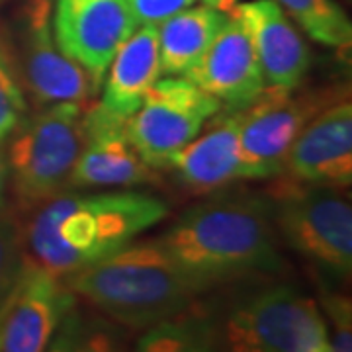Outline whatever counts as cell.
I'll list each match as a JSON object with an SVG mask.
<instances>
[{"instance_id":"4316f807","label":"cell","mask_w":352,"mask_h":352,"mask_svg":"<svg viewBox=\"0 0 352 352\" xmlns=\"http://www.w3.org/2000/svg\"><path fill=\"white\" fill-rule=\"evenodd\" d=\"M241 0H204V4H208V6H212L215 10H219V12H226L229 14L237 4H239Z\"/></svg>"},{"instance_id":"d4e9b609","label":"cell","mask_w":352,"mask_h":352,"mask_svg":"<svg viewBox=\"0 0 352 352\" xmlns=\"http://www.w3.org/2000/svg\"><path fill=\"white\" fill-rule=\"evenodd\" d=\"M196 0H127L138 24L159 25L166 18L192 6Z\"/></svg>"},{"instance_id":"e0dca14e","label":"cell","mask_w":352,"mask_h":352,"mask_svg":"<svg viewBox=\"0 0 352 352\" xmlns=\"http://www.w3.org/2000/svg\"><path fill=\"white\" fill-rule=\"evenodd\" d=\"M161 78L157 25L139 24L116 51L102 80V106L120 118L138 112L149 88Z\"/></svg>"},{"instance_id":"603a6c76","label":"cell","mask_w":352,"mask_h":352,"mask_svg":"<svg viewBox=\"0 0 352 352\" xmlns=\"http://www.w3.org/2000/svg\"><path fill=\"white\" fill-rule=\"evenodd\" d=\"M25 252L22 226L12 214L0 208V302L10 292L22 270Z\"/></svg>"},{"instance_id":"d6986e66","label":"cell","mask_w":352,"mask_h":352,"mask_svg":"<svg viewBox=\"0 0 352 352\" xmlns=\"http://www.w3.org/2000/svg\"><path fill=\"white\" fill-rule=\"evenodd\" d=\"M194 307L145 329L135 349L143 352L219 351L215 317L194 314Z\"/></svg>"},{"instance_id":"484cf974","label":"cell","mask_w":352,"mask_h":352,"mask_svg":"<svg viewBox=\"0 0 352 352\" xmlns=\"http://www.w3.org/2000/svg\"><path fill=\"white\" fill-rule=\"evenodd\" d=\"M6 190H8V161H6V147H0V208H4Z\"/></svg>"},{"instance_id":"4fadbf2b","label":"cell","mask_w":352,"mask_h":352,"mask_svg":"<svg viewBox=\"0 0 352 352\" xmlns=\"http://www.w3.org/2000/svg\"><path fill=\"white\" fill-rule=\"evenodd\" d=\"M276 178L298 184L349 188L352 184L351 96L327 106L303 127Z\"/></svg>"},{"instance_id":"44dd1931","label":"cell","mask_w":352,"mask_h":352,"mask_svg":"<svg viewBox=\"0 0 352 352\" xmlns=\"http://www.w3.org/2000/svg\"><path fill=\"white\" fill-rule=\"evenodd\" d=\"M28 113L30 102L16 65L12 41L0 30V147H6Z\"/></svg>"},{"instance_id":"6da1fadb","label":"cell","mask_w":352,"mask_h":352,"mask_svg":"<svg viewBox=\"0 0 352 352\" xmlns=\"http://www.w3.org/2000/svg\"><path fill=\"white\" fill-rule=\"evenodd\" d=\"M168 215L161 198L133 190L65 192L22 226L25 258L67 278L122 251Z\"/></svg>"},{"instance_id":"277c9868","label":"cell","mask_w":352,"mask_h":352,"mask_svg":"<svg viewBox=\"0 0 352 352\" xmlns=\"http://www.w3.org/2000/svg\"><path fill=\"white\" fill-rule=\"evenodd\" d=\"M90 102L39 106L25 116L8 139V188L22 210L34 212L69 192L85 143V113Z\"/></svg>"},{"instance_id":"ac0fdd59","label":"cell","mask_w":352,"mask_h":352,"mask_svg":"<svg viewBox=\"0 0 352 352\" xmlns=\"http://www.w3.org/2000/svg\"><path fill=\"white\" fill-rule=\"evenodd\" d=\"M227 14L212 6H188L157 25L161 76H182L210 47Z\"/></svg>"},{"instance_id":"ffe728a7","label":"cell","mask_w":352,"mask_h":352,"mask_svg":"<svg viewBox=\"0 0 352 352\" xmlns=\"http://www.w3.org/2000/svg\"><path fill=\"white\" fill-rule=\"evenodd\" d=\"M305 36L333 50H351L352 24L335 0H276Z\"/></svg>"},{"instance_id":"7c38bea8","label":"cell","mask_w":352,"mask_h":352,"mask_svg":"<svg viewBox=\"0 0 352 352\" xmlns=\"http://www.w3.org/2000/svg\"><path fill=\"white\" fill-rule=\"evenodd\" d=\"M138 25L127 0H57L51 28L65 55L102 87L116 51Z\"/></svg>"},{"instance_id":"9c48e42d","label":"cell","mask_w":352,"mask_h":352,"mask_svg":"<svg viewBox=\"0 0 352 352\" xmlns=\"http://www.w3.org/2000/svg\"><path fill=\"white\" fill-rule=\"evenodd\" d=\"M25 94L36 106L90 102L100 87L57 45L51 28L50 0H30L22 14L18 43H12Z\"/></svg>"},{"instance_id":"ba28073f","label":"cell","mask_w":352,"mask_h":352,"mask_svg":"<svg viewBox=\"0 0 352 352\" xmlns=\"http://www.w3.org/2000/svg\"><path fill=\"white\" fill-rule=\"evenodd\" d=\"M219 110L221 102L188 78H159L138 112L126 120L127 135L145 163L155 170H166L176 153Z\"/></svg>"},{"instance_id":"5b68a950","label":"cell","mask_w":352,"mask_h":352,"mask_svg":"<svg viewBox=\"0 0 352 352\" xmlns=\"http://www.w3.org/2000/svg\"><path fill=\"white\" fill-rule=\"evenodd\" d=\"M215 325L219 351L333 352L317 300L292 286L254 292Z\"/></svg>"},{"instance_id":"8fae6325","label":"cell","mask_w":352,"mask_h":352,"mask_svg":"<svg viewBox=\"0 0 352 352\" xmlns=\"http://www.w3.org/2000/svg\"><path fill=\"white\" fill-rule=\"evenodd\" d=\"M157 170L141 159L127 135L126 118L98 100L85 113V143L76 159L69 190H131L157 184Z\"/></svg>"},{"instance_id":"8992f818","label":"cell","mask_w":352,"mask_h":352,"mask_svg":"<svg viewBox=\"0 0 352 352\" xmlns=\"http://www.w3.org/2000/svg\"><path fill=\"white\" fill-rule=\"evenodd\" d=\"M268 200L278 239L331 276L351 278L352 206L342 188L282 180Z\"/></svg>"},{"instance_id":"7402d4cb","label":"cell","mask_w":352,"mask_h":352,"mask_svg":"<svg viewBox=\"0 0 352 352\" xmlns=\"http://www.w3.org/2000/svg\"><path fill=\"white\" fill-rule=\"evenodd\" d=\"M116 331L110 325H96L94 319H82L76 303L67 311L50 342V351H108L113 349Z\"/></svg>"},{"instance_id":"83f0119b","label":"cell","mask_w":352,"mask_h":352,"mask_svg":"<svg viewBox=\"0 0 352 352\" xmlns=\"http://www.w3.org/2000/svg\"><path fill=\"white\" fill-rule=\"evenodd\" d=\"M4 2H6V0H0V8H2V4H4Z\"/></svg>"},{"instance_id":"5bb4252c","label":"cell","mask_w":352,"mask_h":352,"mask_svg":"<svg viewBox=\"0 0 352 352\" xmlns=\"http://www.w3.org/2000/svg\"><path fill=\"white\" fill-rule=\"evenodd\" d=\"M239 122L241 110L221 106L200 133L176 153L166 170H173L192 194H210L239 180H256L243 157Z\"/></svg>"},{"instance_id":"9a60e30c","label":"cell","mask_w":352,"mask_h":352,"mask_svg":"<svg viewBox=\"0 0 352 352\" xmlns=\"http://www.w3.org/2000/svg\"><path fill=\"white\" fill-rule=\"evenodd\" d=\"M182 76L233 110L249 106L266 88L251 36L233 12L227 14L210 47Z\"/></svg>"},{"instance_id":"3957f363","label":"cell","mask_w":352,"mask_h":352,"mask_svg":"<svg viewBox=\"0 0 352 352\" xmlns=\"http://www.w3.org/2000/svg\"><path fill=\"white\" fill-rule=\"evenodd\" d=\"M63 280L76 298L127 329H147L184 314L212 289L182 270L153 239L133 241Z\"/></svg>"},{"instance_id":"2e32d148","label":"cell","mask_w":352,"mask_h":352,"mask_svg":"<svg viewBox=\"0 0 352 352\" xmlns=\"http://www.w3.org/2000/svg\"><path fill=\"white\" fill-rule=\"evenodd\" d=\"M231 12L239 16L251 36L266 87H302L311 67V51L276 0L239 2Z\"/></svg>"},{"instance_id":"7a4b0ae2","label":"cell","mask_w":352,"mask_h":352,"mask_svg":"<svg viewBox=\"0 0 352 352\" xmlns=\"http://www.w3.org/2000/svg\"><path fill=\"white\" fill-rule=\"evenodd\" d=\"M153 241L210 288L274 274L284 264L270 200L258 194H227L198 204Z\"/></svg>"},{"instance_id":"cb8c5ba5","label":"cell","mask_w":352,"mask_h":352,"mask_svg":"<svg viewBox=\"0 0 352 352\" xmlns=\"http://www.w3.org/2000/svg\"><path fill=\"white\" fill-rule=\"evenodd\" d=\"M319 309L325 319L333 352L352 351V302L349 296L323 288L319 294Z\"/></svg>"},{"instance_id":"52a82bcc","label":"cell","mask_w":352,"mask_h":352,"mask_svg":"<svg viewBox=\"0 0 352 352\" xmlns=\"http://www.w3.org/2000/svg\"><path fill=\"white\" fill-rule=\"evenodd\" d=\"M300 88L266 87L249 106L241 108V149L256 180L276 178L303 127L327 106L349 96L346 85Z\"/></svg>"},{"instance_id":"30bf717a","label":"cell","mask_w":352,"mask_h":352,"mask_svg":"<svg viewBox=\"0 0 352 352\" xmlns=\"http://www.w3.org/2000/svg\"><path fill=\"white\" fill-rule=\"evenodd\" d=\"M76 296L61 276L24 258L10 292L0 302V352L47 351Z\"/></svg>"}]
</instances>
